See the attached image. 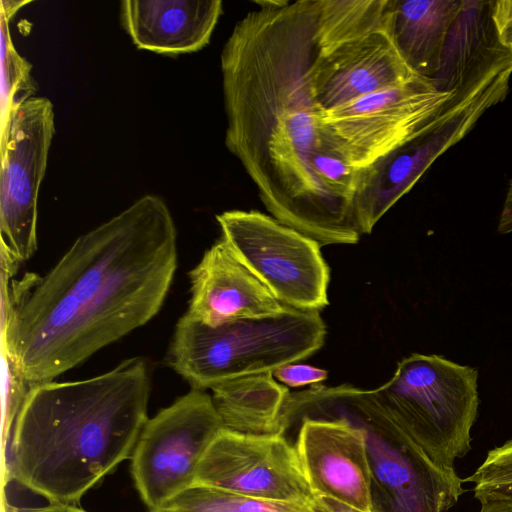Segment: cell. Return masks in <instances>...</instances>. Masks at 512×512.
Returning a JSON list of instances; mask_svg holds the SVG:
<instances>
[{"instance_id": "25", "label": "cell", "mask_w": 512, "mask_h": 512, "mask_svg": "<svg viewBox=\"0 0 512 512\" xmlns=\"http://www.w3.org/2000/svg\"><path fill=\"white\" fill-rule=\"evenodd\" d=\"M3 505L7 508L8 512H86L75 505L68 504H49L48 506L36 508H16L3 500Z\"/></svg>"}, {"instance_id": "18", "label": "cell", "mask_w": 512, "mask_h": 512, "mask_svg": "<svg viewBox=\"0 0 512 512\" xmlns=\"http://www.w3.org/2000/svg\"><path fill=\"white\" fill-rule=\"evenodd\" d=\"M212 400L225 429L244 434H284L281 414L289 389L272 372L221 382Z\"/></svg>"}, {"instance_id": "19", "label": "cell", "mask_w": 512, "mask_h": 512, "mask_svg": "<svg viewBox=\"0 0 512 512\" xmlns=\"http://www.w3.org/2000/svg\"><path fill=\"white\" fill-rule=\"evenodd\" d=\"M30 1L1 0L0 8V139L9 128L15 109L36 91L31 76L32 65L13 45L9 24L16 13Z\"/></svg>"}, {"instance_id": "9", "label": "cell", "mask_w": 512, "mask_h": 512, "mask_svg": "<svg viewBox=\"0 0 512 512\" xmlns=\"http://www.w3.org/2000/svg\"><path fill=\"white\" fill-rule=\"evenodd\" d=\"M222 429L212 396L194 388L147 420L131 456V471L152 512L194 485L198 464Z\"/></svg>"}, {"instance_id": "17", "label": "cell", "mask_w": 512, "mask_h": 512, "mask_svg": "<svg viewBox=\"0 0 512 512\" xmlns=\"http://www.w3.org/2000/svg\"><path fill=\"white\" fill-rule=\"evenodd\" d=\"M462 1L390 0L389 33L407 64L432 79Z\"/></svg>"}, {"instance_id": "7", "label": "cell", "mask_w": 512, "mask_h": 512, "mask_svg": "<svg viewBox=\"0 0 512 512\" xmlns=\"http://www.w3.org/2000/svg\"><path fill=\"white\" fill-rule=\"evenodd\" d=\"M459 91L418 75L322 112L320 131L349 165L363 169L431 131Z\"/></svg>"}, {"instance_id": "27", "label": "cell", "mask_w": 512, "mask_h": 512, "mask_svg": "<svg viewBox=\"0 0 512 512\" xmlns=\"http://www.w3.org/2000/svg\"><path fill=\"white\" fill-rule=\"evenodd\" d=\"M479 512H512V503H482Z\"/></svg>"}, {"instance_id": "28", "label": "cell", "mask_w": 512, "mask_h": 512, "mask_svg": "<svg viewBox=\"0 0 512 512\" xmlns=\"http://www.w3.org/2000/svg\"><path fill=\"white\" fill-rule=\"evenodd\" d=\"M2 512H8L7 508L4 505H2Z\"/></svg>"}, {"instance_id": "23", "label": "cell", "mask_w": 512, "mask_h": 512, "mask_svg": "<svg viewBox=\"0 0 512 512\" xmlns=\"http://www.w3.org/2000/svg\"><path fill=\"white\" fill-rule=\"evenodd\" d=\"M491 20L498 42L512 52V0L491 1Z\"/></svg>"}, {"instance_id": "3", "label": "cell", "mask_w": 512, "mask_h": 512, "mask_svg": "<svg viewBox=\"0 0 512 512\" xmlns=\"http://www.w3.org/2000/svg\"><path fill=\"white\" fill-rule=\"evenodd\" d=\"M150 391L140 357L91 378L30 387L3 459V486L13 480L50 504H76L131 458Z\"/></svg>"}, {"instance_id": "16", "label": "cell", "mask_w": 512, "mask_h": 512, "mask_svg": "<svg viewBox=\"0 0 512 512\" xmlns=\"http://www.w3.org/2000/svg\"><path fill=\"white\" fill-rule=\"evenodd\" d=\"M508 53L497 40L491 1H462L432 80L442 91L461 89L470 78Z\"/></svg>"}, {"instance_id": "12", "label": "cell", "mask_w": 512, "mask_h": 512, "mask_svg": "<svg viewBox=\"0 0 512 512\" xmlns=\"http://www.w3.org/2000/svg\"><path fill=\"white\" fill-rule=\"evenodd\" d=\"M194 484L271 501L311 503L314 497L284 434L222 429L200 460Z\"/></svg>"}, {"instance_id": "1", "label": "cell", "mask_w": 512, "mask_h": 512, "mask_svg": "<svg viewBox=\"0 0 512 512\" xmlns=\"http://www.w3.org/2000/svg\"><path fill=\"white\" fill-rule=\"evenodd\" d=\"M178 263L166 202L147 194L80 235L42 277L2 278V358L32 387L147 324Z\"/></svg>"}, {"instance_id": "4", "label": "cell", "mask_w": 512, "mask_h": 512, "mask_svg": "<svg viewBox=\"0 0 512 512\" xmlns=\"http://www.w3.org/2000/svg\"><path fill=\"white\" fill-rule=\"evenodd\" d=\"M325 336V323L314 310L287 306L274 317L216 327L185 313L176 324L168 362L192 388L205 391L230 379L305 360L323 346Z\"/></svg>"}, {"instance_id": "11", "label": "cell", "mask_w": 512, "mask_h": 512, "mask_svg": "<svg viewBox=\"0 0 512 512\" xmlns=\"http://www.w3.org/2000/svg\"><path fill=\"white\" fill-rule=\"evenodd\" d=\"M289 429L301 420L295 448L314 494L371 512L366 437L350 418L289 393L282 410Z\"/></svg>"}, {"instance_id": "21", "label": "cell", "mask_w": 512, "mask_h": 512, "mask_svg": "<svg viewBox=\"0 0 512 512\" xmlns=\"http://www.w3.org/2000/svg\"><path fill=\"white\" fill-rule=\"evenodd\" d=\"M474 484V497L482 503H512V439L487 453L475 472L463 479Z\"/></svg>"}, {"instance_id": "15", "label": "cell", "mask_w": 512, "mask_h": 512, "mask_svg": "<svg viewBox=\"0 0 512 512\" xmlns=\"http://www.w3.org/2000/svg\"><path fill=\"white\" fill-rule=\"evenodd\" d=\"M221 0H124L121 24L141 50L177 56L203 49L222 15Z\"/></svg>"}, {"instance_id": "8", "label": "cell", "mask_w": 512, "mask_h": 512, "mask_svg": "<svg viewBox=\"0 0 512 512\" xmlns=\"http://www.w3.org/2000/svg\"><path fill=\"white\" fill-rule=\"evenodd\" d=\"M221 239L283 305L319 311L329 303L330 269L320 244L256 210L216 215Z\"/></svg>"}, {"instance_id": "22", "label": "cell", "mask_w": 512, "mask_h": 512, "mask_svg": "<svg viewBox=\"0 0 512 512\" xmlns=\"http://www.w3.org/2000/svg\"><path fill=\"white\" fill-rule=\"evenodd\" d=\"M272 374L276 380L292 388L320 384L328 377L327 370L299 362L284 364Z\"/></svg>"}, {"instance_id": "6", "label": "cell", "mask_w": 512, "mask_h": 512, "mask_svg": "<svg viewBox=\"0 0 512 512\" xmlns=\"http://www.w3.org/2000/svg\"><path fill=\"white\" fill-rule=\"evenodd\" d=\"M478 372L438 355L412 354L373 397L437 465L454 469L471 449Z\"/></svg>"}, {"instance_id": "29", "label": "cell", "mask_w": 512, "mask_h": 512, "mask_svg": "<svg viewBox=\"0 0 512 512\" xmlns=\"http://www.w3.org/2000/svg\"><path fill=\"white\" fill-rule=\"evenodd\" d=\"M153 512H160V511H153Z\"/></svg>"}, {"instance_id": "24", "label": "cell", "mask_w": 512, "mask_h": 512, "mask_svg": "<svg viewBox=\"0 0 512 512\" xmlns=\"http://www.w3.org/2000/svg\"><path fill=\"white\" fill-rule=\"evenodd\" d=\"M311 504L316 512H363L331 497L314 494Z\"/></svg>"}, {"instance_id": "20", "label": "cell", "mask_w": 512, "mask_h": 512, "mask_svg": "<svg viewBox=\"0 0 512 512\" xmlns=\"http://www.w3.org/2000/svg\"><path fill=\"white\" fill-rule=\"evenodd\" d=\"M156 511L316 512L311 503L256 499L199 484H194L174 496Z\"/></svg>"}, {"instance_id": "5", "label": "cell", "mask_w": 512, "mask_h": 512, "mask_svg": "<svg viewBox=\"0 0 512 512\" xmlns=\"http://www.w3.org/2000/svg\"><path fill=\"white\" fill-rule=\"evenodd\" d=\"M304 399L338 412L365 433L371 512H447L463 494L455 469L435 464L391 419L371 390L311 385Z\"/></svg>"}, {"instance_id": "2", "label": "cell", "mask_w": 512, "mask_h": 512, "mask_svg": "<svg viewBox=\"0 0 512 512\" xmlns=\"http://www.w3.org/2000/svg\"><path fill=\"white\" fill-rule=\"evenodd\" d=\"M253 3L220 55L225 145L272 217L320 245L356 244L354 212L312 164L324 144L311 81L317 0Z\"/></svg>"}, {"instance_id": "13", "label": "cell", "mask_w": 512, "mask_h": 512, "mask_svg": "<svg viewBox=\"0 0 512 512\" xmlns=\"http://www.w3.org/2000/svg\"><path fill=\"white\" fill-rule=\"evenodd\" d=\"M315 40V39H314ZM389 30H378L317 49L311 66L315 102L324 112L418 76Z\"/></svg>"}, {"instance_id": "10", "label": "cell", "mask_w": 512, "mask_h": 512, "mask_svg": "<svg viewBox=\"0 0 512 512\" xmlns=\"http://www.w3.org/2000/svg\"><path fill=\"white\" fill-rule=\"evenodd\" d=\"M54 133L52 102L32 96L15 109L0 139L1 248L18 263L37 250L38 194Z\"/></svg>"}, {"instance_id": "14", "label": "cell", "mask_w": 512, "mask_h": 512, "mask_svg": "<svg viewBox=\"0 0 512 512\" xmlns=\"http://www.w3.org/2000/svg\"><path fill=\"white\" fill-rule=\"evenodd\" d=\"M189 278L191 297L186 314L207 326L274 317L287 308L238 261L221 238L204 252Z\"/></svg>"}, {"instance_id": "26", "label": "cell", "mask_w": 512, "mask_h": 512, "mask_svg": "<svg viewBox=\"0 0 512 512\" xmlns=\"http://www.w3.org/2000/svg\"><path fill=\"white\" fill-rule=\"evenodd\" d=\"M498 232L502 234L512 232V181L510 182L500 215Z\"/></svg>"}]
</instances>
